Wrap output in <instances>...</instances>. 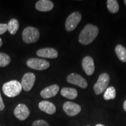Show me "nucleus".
Here are the masks:
<instances>
[{"instance_id":"8","label":"nucleus","mask_w":126,"mask_h":126,"mask_svg":"<svg viewBox=\"0 0 126 126\" xmlns=\"http://www.w3.org/2000/svg\"><path fill=\"white\" fill-rule=\"evenodd\" d=\"M36 81V75L32 72L25 74L22 77L21 85L23 90L26 92L30 91Z\"/></svg>"},{"instance_id":"12","label":"nucleus","mask_w":126,"mask_h":126,"mask_svg":"<svg viewBox=\"0 0 126 126\" xmlns=\"http://www.w3.org/2000/svg\"><path fill=\"white\" fill-rule=\"evenodd\" d=\"M60 90L58 85L54 84L45 88L40 92V96L44 99H48L54 97L57 94Z\"/></svg>"},{"instance_id":"13","label":"nucleus","mask_w":126,"mask_h":126,"mask_svg":"<svg viewBox=\"0 0 126 126\" xmlns=\"http://www.w3.org/2000/svg\"><path fill=\"white\" fill-rule=\"evenodd\" d=\"M36 54L40 57L48 58V59H56L59 55L56 49L50 47L39 49L36 52Z\"/></svg>"},{"instance_id":"6","label":"nucleus","mask_w":126,"mask_h":126,"mask_svg":"<svg viewBox=\"0 0 126 126\" xmlns=\"http://www.w3.org/2000/svg\"><path fill=\"white\" fill-rule=\"evenodd\" d=\"M82 19L81 14L79 12H74L68 16L65 21V29L68 32L74 31L77 27Z\"/></svg>"},{"instance_id":"1","label":"nucleus","mask_w":126,"mask_h":126,"mask_svg":"<svg viewBox=\"0 0 126 126\" xmlns=\"http://www.w3.org/2000/svg\"><path fill=\"white\" fill-rule=\"evenodd\" d=\"M99 33L98 28L95 25L88 24L82 30L79 35V42L83 45L92 43Z\"/></svg>"},{"instance_id":"22","label":"nucleus","mask_w":126,"mask_h":126,"mask_svg":"<svg viewBox=\"0 0 126 126\" xmlns=\"http://www.w3.org/2000/svg\"><path fill=\"white\" fill-rule=\"evenodd\" d=\"M32 126H50L49 124L44 120H38L33 123Z\"/></svg>"},{"instance_id":"24","label":"nucleus","mask_w":126,"mask_h":126,"mask_svg":"<svg viewBox=\"0 0 126 126\" xmlns=\"http://www.w3.org/2000/svg\"><path fill=\"white\" fill-rule=\"evenodd\" d=\"M5 108V105L4 103V102H3L2 97L1 96V92H0V111H2Z\"/></svg>"},{"instance_id":"14","label":"nucleus","mask_w":126,"mask_h":126,"mask_svg":"<svg viewBox=\"0 0 126 126\" xmlns=\"http://www.w3.org/2000/svg\"><path fill=\"white\" fill-rule=\"evenodd\" d=\"M35 8L41 12L50 11L54 8V4L49 0H40L36 3Z\"/></svg>"},{"instance_id":"2","label":"nucleus","mask_w":126,"mask_h":126,"mask_svg":"<svg viewBox=\"0 0 126 126\" xmlns=\"http://www.w3.org/2000/svg\"><path fill=\"white\" fill-rule=\"evenodd\" d=\"M22 89L21 83L16 80H12L5 83L2 86V91L9 97H14L19 95Z\"/></svg>"},{"instance_id":"17","label":"nucleus","mask_w":126,"mask_h":126,"mask_svg":"<svg viewBox=\"0 0 126 126\" xmlns=\"http://www.w3.org/2000/svg\"><path fill=\"white\" fill-rule=\"evenodd\" d=\"M8 26V31L12 35H14L16 33L17 31H18L19 27V23L18 20L16 19L13 18L11 19L8 22L7 24Z\"/></svg>"},{"instance_id":"10","label":"nucleus","mask_w":126,"mask_h":126,"mask_svg":"<svg viewBox=\"0 0 126 126\" xmlns=\"http://www.w3.org/2000/svg\"><path fill=\"white\" fill-rule=\"evenodd\" d=\"M30 110L25 104H19L14 111V114L18 120L21 121L25 120L29 117Z\"/></svg>"},{"instance_id":"18","label":"nucleus","mask_w":126,"mask_h":126,"mask_svg":"<svg viewBox=\"0 0 126 126\" xmlns=\"http://www.w3.org/2000/svg\"><path fill=\"white\" fill-rule=\"evenodd\" d=\"M115 52L119 59L123 63H126V48L121 45L116 46Z\"/></svg>"},{"instance_id":"20","label":"nucleus","mask_w":126,"mask_h":126,"mask_svg":"<svg viewBox=\"0 0 126 126\" xmlns=\"http://www.w3.org/2000/svg\"><path fill=\"white\" fill-rule=\"evenodd\" d=\"M107 6L109 11L112 14H116L119 11V3L116 0H108L107 1Z\"/></svg>"},{"instance_id":"7","label":"nucleus","mask_w":126,"mask_h":126,"mask_svg":"<svg viewBox=\"0 0 126 126\" xmlns=\"http://www.w3.org/2000/svg\"><path fill=\"white\" fill-rule=\"evenodd\" d=\"M67 81L68 83L79 86L83 89H85L88 86V82L86 80L78 74L71 73L69 74L67 77Z\"/></svg>"},{"instance_id":"29","label":"nucleus","mask_w":126,"mask_h":126,"mask_svg":"<svg viewBox=\"0 0 126 126\" xmlns=\"http://www.w3.org/2000/svg\"></svg>"},{"instance_id":"5","label":"nucleus","mask_w":126,"mask_h":126,"mask_svg":"<svg viewBox=\"0 0 126 126\" xmlns=\"http://www.w3.org/2000/svg\"><path fill=\"white\" fill-rule=\"evenodd\" d=\"M26 65L33 70L42 71L46 70L50 67V63L45 59L31 58L28 60Z\"/></svg>"},{"instance_id":"30","label":"nucleus","mask_w":126,"mask_h":126,"mask_svg":"<svg viewBox=\"0 0 126 126\" xmlns=\"http://www.w3.org/2000/svg\"></svg>"},{"instance_id":"9","label":"nucleus","mask_w":126,"mask_h":126,"mask_svg":"<svg viewBox=\"0 0 126 126\" xmlns=\"http://www.w3.org/2000/svg\"><path fill=\"white\" fill-rule=\"evenodd\" d=\"M63 110L68 116H75L81 111V107L72 102H65L63 106Z\"/></svg>"},{"instance_id":"26","label":"nucleus","mask_w":126,"mask_h":126,"mask_svg":"<svg viewBox=\"0 0 126 126\" xmlns=\"http://www.w3.org/2000/svg\"><path fill=\"white\" fill-rule=\"evenodd\" d=\"M2 39H1V38H0V47L2 46Z\"/></svg>"},{"instance_id":"23","label":"nucleus","mask_w":126,"mask_h":126,"mask_svg":"<svg viewBox=\"0 0 126 126\" xmlns=\"http://www.w3.org/2000/svg\"><path fill=\"white\" fill-rule=\"evenodd\" d=\"M8 31L7 24L5 23H0V35L4 34Z\"/></svg>"},{"instance_id":"3","label":"nucleus","mask_w":126,"mask_h":126,"mask_svg":"<svg viewBox=\"0 0 126 126\" xmlns=\"http://www.w3.org/2000/svg\"><path fill=\"white\" fill-rule=\"evenodd\" d=\"M40 37V33L37 28L33 26H28L22 32V39L26 43H36Z\"/></svg>"},{"instance_id":"27","label":"nucleus","mask_w":126,"mask_h":126,"mask_svg":"<svg viewBox=\"0 0 126 126\" xmlns=\"http://www.w3.org/2000/svg\"><path fill=\"white\" fill-rule=\"evenodd\" d=\"M95 126H105L103 125V124H97Z\"/></svg>"},{"instance_id":"11","label":"nucleus","mask_w":126,"mask_h":126,"mask_svg":"<svg viewBox=\"0 0 126 126\" xmlns=\"http://www.w3.org/2000/svg\"><path fill=\"white\" fill-rule=\"evenodd\" d=\"M82 68L86 75H92L94 71V59L90 56H86L83 58L82 62Z\"/></svg>"},{"instance_id":"15","label":"nucleus","mask_w":126,"mask_h":126,"mask_svg":"<svg viewBox=\"0 0 126 126\" xmlns=\"http://www.w3.org/2000/svg\"><path fill=\"white\" fill-rule=\"evenodd\" d=\"M39 108L40 110L48 114H53L56 111V107L51 102L43 100L39 103Z\"/></svg>"},{"instance_id":"21","label":"nucleus","mask_w":126,"mask_h":126,"mask_svg":"<svg viewBox=\"0 0 126 126\" xmlns=\"http://www.w3.org/2000/svg\"><path fill=\"white\" fill-rule=\"evenodd\" d=\"M11 62L10 57L4 53H0V67H5Z\"/></svg>"},{"instance_id":"16","label":"nucleus","mask_w":126,"mask_h":126,"mask_svg":"<svg viewBox=\"0 0 126 126\" xmlns=\"http://www.w3.org/2000/svg\"><path fill=\"white\" fill-rule=\"evenodd\" d=\"M61 94L67 99H75L78 96V92L74 88H63L61 90Z\"/></svg>"},{"instance_id":"19","label":"nucleus","mask_w":126,"mask_h":126,"mask_svg":"<svg viewBox=\"0 0 126 126\" xmlns=\"http://www.w3.org/2000/svg\"><path fill=\"white\" fill-rule=\"evenodd\" d=\"M116 89L113 86H109L106 89L103 94V98L106 100L114 99L116 97Z\"/></svg>"},{"instance_id":"4","label":"nucleus","mask_w":126,"mask_h":126,"mask_svg":"<svg viewBox=\"0 0 126 126\" xmlns=\"http://www.w3.org/2000/svg\"><path fill=\"white\" fill-rule=\"evenodd\" d=\"M110 82V76L107 73H102L94 86V90L96 94H100L106 91Z\"/></svg>"},{"instance_id":"25","label":"nucleus","mask_w":126,"mask_h":126,"mask_svg":"<svg viewBox=\"0 0 126 126\" xmlns=\"http://www.w3.org/2000/svg\"><path fill=\"white\" fill-rule=\"evenodd\" d=\"M123 108H124V110H125L126 111V100L124 102V103H123Z\"/></svg>"},{"instance_id":"28","label":"nucleus","mask_w":126,"mask_h":126,"mask_svg":"<svg viewBox=\"0 0 126 126\" xmlns=\"http://www.w3.org/2000/svg\"><path fill=\"white\" fill-rule=\"evenodd\" d=\"M124 4H125V5H126V0H124Z\"/></svg>"}]
</instances>
